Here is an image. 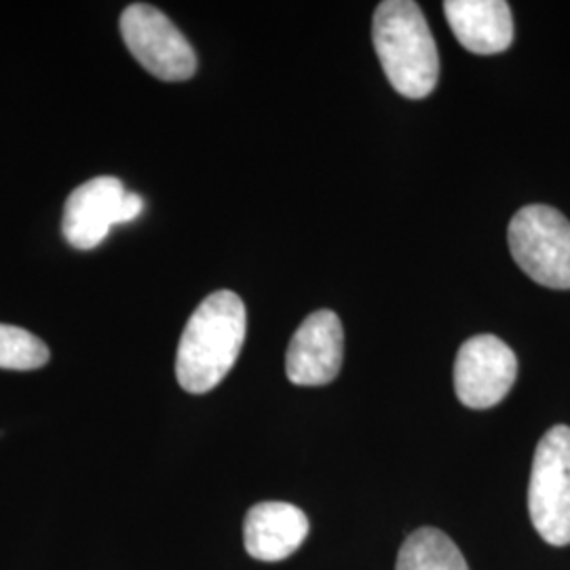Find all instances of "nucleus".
<instances>
[{
	"label": "nucleus",
	"instance_id": "1",
	"mask_svg": "<svg viewBox=\"0 0 570 570\" xmlns=\"http://www.w3.org/2000/svg\"><path fill=\"white\" fill-rule=\"evenodd\" d=\"M247 330L244 301L228 289L214 292L190 315L176 355L184 391L202 395L218 387L235 366Z\"/></svg>",
	"mask_w": 570,
	"mask_h": 570
},
{
	"label": "nucleus",
	"instance_id": "2",
	"mask_svg": "<svg viewBox=\"0 0 570 570\" xmlns=\"http://www.w3.org/2000/svg\"><path fill=\"white\" fill-rule=\"evenodd\" d=\"M372 41L387 81L410 100L428 98L440 77V56L421 7L385 0L374 11Z\"/></svg>",
	"mask_w": 570,
	"mask_h": 570
},
{
	"label": "nucleus",
	"instance_id": "3",
	"mask_svg": "<svg viewBox=\"0 0 570 570\" xmlns=\"http://www.w3.org/2000/svg\"><path fill=\"white\" fill-rule=\"evenodd\" d=\"M529 513L539 537L553 548L570 546V428H551L534 450Z\"/></svg>",
	"mask_w": 570,
	"mask_h": 570
},
{
	"label": "nucleus",
	"instance_id": "4",
	"mask_svg": "<svg viewBox=\"0 0 570 570\" xmlns=\"http://www.w3.org/2000/svg\"><path fill=\"white\" fill-rule=\"evenodd\" d=\"M511 256L532 282L570 289V223L550 205L522 207L508 228Z\"/></svg>",
	"mask_w": 570,
	"mask_h": 570
},
{
	"label": "nucleus",
	"instance_id": "5",
	"mask_svg": "<svg viewBox=\"0 0 570 570\" xmlns=\"http://www.w3.org/2000/svg\"><path fill=\"white\" fill-rule=\"evenodd\" d=\"M129 53L161 81H188L197 72V53L183 32L153 4H129L121 16Z\"/></svg>",
	"mask_w": 570,
	"mask_h": 570
},
{
	"label": "nucleus",
	"instance_id": "6",
	"mask_svg": "<svg viewBox=\"0 0 570 570\" xmlns=\"http://www.w3.org/2000/svg\"><path fill=\"white\" fill-rule=\"evenodd\" d=\"M144 212V199L127 193L121 180L100 176L72 190L63 205L61 230L77 249H94L108 237L112 226L134 223Z\"/></svg>",
	"mask_w": 570,
	"mask_h": 570
},
{
	"label": "nucleus",
	"instance_id": "7",
	"mask_svg": "<svg viewBox=\"0 0 570 570\" xmlns=\"http://www.w3.org/2000/svg\"><path fill=\"white\" fill-rule=\"evenodd\" d=\"M515 376L518 357L499 336L478 334L456 353L454 391L463 406L487 410L501 404Z\"/></svg>",
	"mask_w": 570,
	"mask_h": 570
},
{
	"label": "nucleus",
	"instance_id": "8",
	"mask_svg": "<svg viewBox=\"0 0 570 570\" xmlns=\"http://www.w3.org/2000/svg\"><path fill=\"white\" fill-rule=\"evenodd\" d=\"M343 324L334 311H315L289 341L285 374L298 387L332 383L343 366Z\"/></svg>",
	"mask_w": 570,
	"mask_h": 570
},
{
	"label": "nucleus",
	"instance_id": "9",
	"mask_svg": "<svg viewBox=\"0 0 570 570\" xmlns=\"http://www.w3.org/2000/svg\"><path fill=\"white\" fill-rule=\"evenodd\" d=\"M308 518L296 505L282 501L258 503L244 522L245 550L261 562H282L305 543Z\"/></svg>",
	"mask_w": 570,
	"mask_h": 570
},
{
	"label": "nucleus",
	"instance_id": "10",
	"mask_svg": "<svg viewBox=\"0 0 570 570\" xmlns=\"http://www.w3.org/2000/svg\"><path fill=\"white\" fill-rule=\"evenodd\" d=\"M444 16L471 53L494 56L511 47L513 18L505 0H446Z\"/></svg>",
	"mask_w": 570,
	"mask_h": 570
},
{
	"label": "nucleus",
	"instance_id": "11",
	"mask_svg": "<svg viewBox=\"0 0 570 570\" xmlns=\"http://www.w3.org/2000/svg\"><path fill=\"white\" fill-rule=\"evenodd\" d=\"M395 570H469V564L446 532L419 529L407 534Z\"/></svg>",
	"mask_w": 570,
	"mask_h": 570
},
{
	"label": "nucleus",
	"instance_id": "12",
	"mask_svg": "<svg viewBox=\"0 0 570 570\" xmlns=\"http://www.w3.org/2000/svg\"><path fill=\"white\" fill-rule=\"evenodd\" d=\"M49 346L39 336L18 326L0 324V367L4 370H39L49 362Z\"/></svg>",
	"mask_w": 570,
	"mask_h": 570
}]
</instances>
